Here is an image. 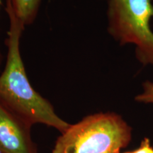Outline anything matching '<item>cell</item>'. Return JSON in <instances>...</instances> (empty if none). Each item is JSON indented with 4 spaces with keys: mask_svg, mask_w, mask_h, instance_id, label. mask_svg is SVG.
Listing matches in <instances>:
<instances>
[{
    "mask_svg": "<svg viewBox=\"0 0 153 153\" xmlns=\"http://www.w3.org/2000/svg\"><path fill=\"white\" fill-rule=\"evenodd\" d=\"M9 19L6 41L7 55L0 74V103L30 125L41 123L64 133L70 124L55 111L51 102L37 92L26 74L20 52V40L25 26L13 11L6 7Z\"/></svg>",
    "mask_w": 153,
    "mask_h": 153,
    "instance_id": "6da1fadb",
    "label": "cell"
},
{
    "mask_svg": "<svg viewBox=\"0 0 153 153\" xmlns=\"http://www.w3.org/2000/svg\"><path fill=\"white\" fill-rule=\"evenodd\" d=\"M132 128L120 115L101 112L70 124L52 153H120L131 143Z\"/></svg>",
    "mask_w": 153,
    "mask_h": 153,
    "instance_id": "7a4b0ae2",
    "label": "cell"
},
{
    "mask_svg": "<svg viewBox=\"0 0 153 153\" xmlns=\"http://www.w3.org/2000/svg\"><path fill=\"white\" fill-rule=\"evenodd\" d=\"M108 31L120 45L133 44L143 65H153V18L151 0H108Z\"/></svg>",
    "mask_w": 153,
    "mask_h": 153,
    "instance_id": "3957f363",
    "label": "cell"
},
{
    "mask_svg": "<svg viewBox=\"0 0 153 153\" xmlns=\"http://www.w3.org/2000/svg\"><path fill=\"white\" fill-rule=\"evenodd\" d=\"M31 126L0 103V153H38Z\"/></svg>",
    "mask_w": 153,
    "mask_h": 153,
    "instance_id": "277c9868",
    "label": "cell"
},
{
    "mask_svg": "<svg viewBox=\"0 0 153 153\" xmlns=\"http://www.w3.org/2000/svg\"><path fill=\"white\" fill-rule=\"evenodd\" d=\"M42 0H6L10 8L24 26L31 24L37 16Z\"/></svg>",
    "mask_w": 153,
    "mask_h": 153,
    "instance_id": "5b68a950",
    "label": "cell"
},
{
    "mask_svg": "<svg viewBox=\"0 0 153 153\" xmlns=\"http://www.w3.org/2000/svg\"><path fill=\"white\" fill-rule=\"evenodd\" d=\"M143 92L135 97V100L143 104H153V82L145 81L143 84Z\"/></svg>",
    "mask_w": 153,
    "mask_h": 153,
    "instance_id": "8992f818",
    "label": "cell"
},
{
    "mask_svg": "<svg viewBox=\"0 0 153 153\" xmlns=\"http://www.w3.org/2000/svg\"><path fill=\"white\" fill-rule=\"evenodd\" d=\"M134 153H153V147L150 144V141L148 137L142 140L139 148L133 151Z\"/></svg>",
    "mask_w": 153,
    "mask_h": 153,
    "instance_id": "52a82bcc",
    "label": "cell"
},
{
    "mask_svg": "<svg viewBox=\"0 0 153 153\" xmlns=\"http://www.w3.org/2000/svg\"><path fill=\"white\" fill-rule=\"evenodd\" d=\"M1 0H0V5H1ZM1 60H2V55H1V51H0V66H1Z\"/></svg>",
    "mask_w": 153,
    "mask_h": 153,
    "instance_id": "ba28073f",
    "label": "cell"
},
{
    "mask_svg": "<svg viewBox=\"0 0 153 153\" xmlns=\"http://www.w3.org/2000/svg\"><path fill=\"white\" fill-rule=\"evenodd\" d=\"M123 153H134L133 151H130V152H123Z\"/></svg>",
    "mask_w": 153,
    "mask_h": 153,
    "instance_id": "9c48e42d",
    "label": "cell"
}]
</instances>
